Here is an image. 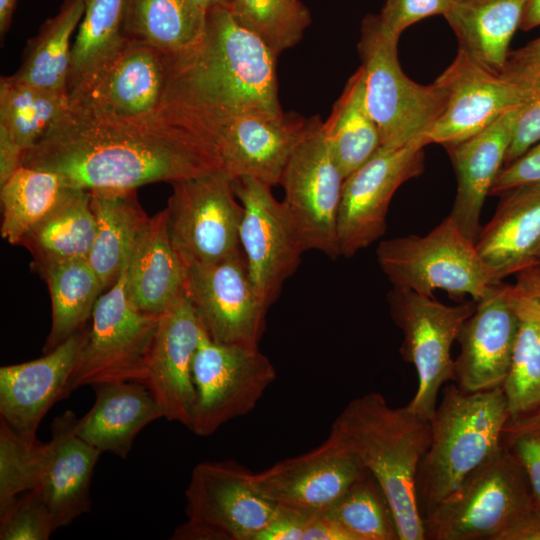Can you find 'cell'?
<instances>
[{"label":"cell","instance_id":"15","mask_svg":"<svg viewBox=\"0 0 540 540\" xmlns=\"http://www.w3.org/2000/svg\"><path fill=\"white\" fill-rule=\"evenodd\" d=\"M184 292L214 342L258 347L269 307L258 295L243 250L185 268Z\"/></svg>","mask_w":540,"mask_h":540},{"label":"cell","instance_id":"30","mask_svg":"<svg viewBox=\"0 0 540 540\" xmlns=\"http://www.w3.org/2000/svg\"><path fill=\"white\" fill-rule=\"evenodd\" d=\"M89 192L96 234L87 260L107 290L120 277L136 239L150 217L142 208L136 189Z\"/></svg>","mask_w":540,"mask_h":540},{"label":"cell","instance_id":"14","mask_svg":"<svg viewBox=\"0 0 540 540\" xmlns=\"http://www.w3.org/2000/svg\"><path fill=\"white\" fill-rule=\"evenodd\" d=\"M447 93L445 109L424 134L426 144L445 148L484 130L503 114L523 106L536 80L521 81L492 71L462 49L435 80Z\"/></svg>","mask_w":540,"mask_h":540},{"label":"cell","instance_id":"11","mask_svg":"<svg viewBox=\"0 0 540 540\" xmlns=\"http://www.w3.org/2000/svg\"><path fill=\"white\" fill-rule=\"evenodd\" d=\"M390 315L403 332L400 353L415 366L418 386L407 405L429 419L434 414L441 386L454 378L451 347L476 301L450 306L406 288L393 287L388 294Z\"/></svg>","mask_w":540,"mask_h":540},{"label":"cell","instance_id":"4","mask_svg":"<svg viewBox=\"0 0 540 540\" xmlns=\"http://www.w3.org/2000/svg\"><path fill=\"white\" fill-rule=\"evenodd\" d=\"M509 418L502 386L475 392L457 385L444 389L430 418L431 441L416 475L423 518L500 449Z\"/></svg>","mask_w":540,"mask_h":540},{"label":"cell","instance_id":"20","mask_svg":"<svg viewBox=\"0 0 540 540\" xmlns=\"http://www.w3.org/2000/svg\"><path fill=\"white\" fill-rule=\"evenodd\" d=\"M458 335L453 381L468 392L500 387L508 374L520 320L510 285L495 283L476 301Z\"/></svg>","mask_w":540,"mask_h":540},{"label":"cell","instance_id":"12","mask_svg":"<svg viewBox=\"0 0 540 540\" xmlns=\"http://www.w3.org/2000/svg\"><path fill=\"white\" fill-rule=\"evenodd\" d=\"M344 177L334 159L319 116L309 118L306 134L282 175V200L301 243L330 258L341 255L338 218Z\"/></svg>","mask_w":540,"mask_h":540},{"label":"cell","instance_id":"16","mask_svg":"<svg viewBox=\"0 0 540 540\" xmlns=\"http://www.w3.org/2000/svg\"><path fill=\"white\" fill-rule=\"evenodd\" d=\"M424 140L403 146L381 145L345 178L338 218L340 253L352 257L384 235L394 193L424 170Z\"/></svg>","mask_w":540,"mask_h":540},{"label":"cell","instance_id":"40","mask_svg":"<svg viewBox=\"0 0 540 540\" xmlns=\"http://www.w3.org/2000/svg\"><path fill=\"white\" fill-rule=\"evenodd\" d=\"M510 294L520 324L502 388L510 418H515L540 408V327L514 285Z\"/></svg>","mask_w":540,"mask_h":540},{"label":"cell","instance_id":"7","mask_svg":"<svg viewBox=\"0 0 540 540\" xmlns=\"http://www.w3.org/2000/svg\"><path fill=\"white\" fill-rule=\"evenodd\" d=\"M376 256L393 287L427 296L441 289L478 301L500 282L450 216L424 236L383 240Z\"/></svg>","mask_w":540,"mask_h":540},{"label":"cell","instance_id":"48","mask_svg":"<svg viewBox=\"0 0 540 540\" xmlns=\"http://www.w3.org/2000/svg\"><path fill=\"white\" fill-rule=\"evenodd\" d=\"M316 513L277 505V511L257 540H302L304 531Z\"/></svg>","mask_w":540,"mask_h":540},{"label":"cell","instance_id":"1","mask_svg":"<svg viewBox=\"0 0 540 540\" xmlns=\"http://www.w3.org/2000/svg\"><path fill=\"white\" fill-rule=\"evenodd\" d=\"M23 165L87 191L173 184L223 168L214 148L161 109L121 118L69 106L25 152Z\"/></svg>","mask_w":540,"mask_h":540},{"label":"cell","instance_id":"19","mask_svg":"<svg viewBox=\"0 0 540 540\" xmlns=\"http://www.w3.org/2000/svg\"><path fill=\"white\" fill-rule=\"evenodd\" d=\"M308 125L309 119L292 112L242 116L214 125L201 138L217 151L234 179L249 176L272 187L281 183Z\"/></svg>","mask_w":540,"mask_h":540},{"label":"cell","instance_id":"25","mask_svg":"<svg viewBox=\"0 0 540 540\" xmlns=\"http://www.w3.org/2000/svg\"><path fill=\"white\" fill-rule=\"evenodd\" d=\"M521 107L503 114L470 138L446 148L457 178V192L449 216L474 243L480 231L484 201L504 167Z\"/></svg>","mask_w":540,"mask_h":540},{"label":"cell","instance_id":"29","mask_svg":"<svg viewBox=\"0 0 540 540\" xmlns=\"http://www.w3.org/2000/svg\"><path fill=\"white\" fill-rule=\"evenodd\" d=\"M528 0H449L444 17L459 49L486 68L501 73L508 48L520 28Z\"/></svg>","mask_w":540,"mask_h":540},{"label":"cell","instance_id":"57","mask_svg":"<svg viewBox=\"0 0 540 540\" xmlns=\"http://www.w3.org/2000/svg\"><path fill=\"white\" fill-rule=\"evenodd\" d=\"M191 1H193L196 5H198L199 7H201L202 9L206 11L212 8H217V7L226 8L230 10L232 2H233V0H191Z\"/></svg>","mask_w":540,"mask_h":540},{"label":"cell","instance_id":"17","mask_svg":"<svg viewBox=\"0 0 540 540\" xmlns=\"http://www.w3.org/2000/svg\"><path fill=\"white\" fill-rule=\"evenodd\" d=\"M233 185L244 208L239 236L249 276L262 301L270 307L284 282L297 270L305 249L271 186L249 176L235 178Z\"/></svg>","mask_w":540,"mask_h":540},{"label":"cell","instance_id":"51","mask_svg":"<svg viewBox=\"0 0 540 540\" xmlns=\"http://www.w3.org/2000/svg\"><path fill=\"white\" fill-rule=\"evenodd\" d=\"M24 155L25 150L0 127V186L23 165Z\"/></svg>","mask_w":540,"mask_h":540},{"label":"cell","instance_id":"13","mask_svg":"<svg viewBox=\"0 0 540 540\" xmlns=\"http://www.w3.org/2000/svg\"><path fill=\"white\" fill-rule=\"evenodd\" d=\"M275 378V367L258 347L217 343L203 331L193 361L196 403L190 430L209 436L248 414Z\"/></svg>","mask_w":540,"mask_h":540},{"label":"cell","instance_id":"24","mask_svg":"<svg viewBox=\"0 0 540 540\" xmlns=\"http://www.w3.org/2000/svg\"><path fill=\"white\" fill-rule=\"evenodd\" d=\"M76 421L70 410L53 420L33 489L48 505L56 530L90 510L91 481L102 454L76 434Z\"/></svg>","mask_w":540,"mask_h":540},{"label":"cell","instance_id":"34","mask_svg":"<svg viewBox=\"0 0 540 540\" xmlns=\"http://www.w3.org/2000/svg\"><path fill=\"white\" fill-rule=\"evenodd\" d=\"M51 299L52 323L44 353L50 352L90 321L103 284L87 259L50 263L36 269Z\"/></svg>","mask_w":540,"mask_h":540},{"label":"cell","instance_id":"23","mask_svg":"<svg viewBox=\"0 0 540 540\" xmlns=\"http://www.w3.org/2000/svg\"><path fill=\"white\" fill-rule=\"evenodd\" d=\"M86 326L40 358L0 368V417L24 440L37 441L43 417L69 396Z\"/></svg>","mask_w":540,"mask_h":540},{"label":"cell","instance_id":"47","mask_svg":"<svg viewBox=\"0 0 540 540\" xmlns=\"http://www.w3.org/2000/svg\"><path fill=\"white\" fill-rule=\"evenodd\" d=\"M540 182V141L521 157L503 167L489 195H501L514 187Z\"/></svg>","mask_w":540,"mask_h":540},{"label":"cell","instance_id":"46","mask_svg":"<svg viewBox=\"0 0 540 540\" xmlns=\"http://www.w3.org/2000/svg\"><path fill=\"white\" fill-rule=\"evenodd\" d=\"M531 98L521 107L506 155L504 167L540 141V78Z\"/></svg>","mask_w":540,"mask_h":540},{"label":"cell","instance_id":"10","mask_svg":"<svg viewBox=\"0 0 540 540\" xmlns=\"http://www.w3.org/2000/svg\"><path fill=\"white\" fill-rule=\"evenodd\" d=\"M223 168L175 182L166 209L168 233L183 265L228 258L241 248L244 208Z\"/></svg>","mask_w":540,"mask_h":540},{"label":"cell","instance_id":"37","mask_svg":"<svg viewBox=\"0 0 540 540\" xmlns=\"http://www.w3.org/2000/svg\"><path fill=\"white\" fill-rule=\"evenodd\" d=\"M67 189L56 173L22 165L0 186L1 237L19 245L25 234L60 202Z\"/></svg>","mask_w":540,"mask_h":540},{"label":"cell","instance_id":"45","mask_svg":"<svg viewBox=\"0 0 540 540\" xmlns=\"http://www.w3.org/2000/svg\"><path fill=\"white\" fill-rule=\"evenodd\" d=\"M449 0H386L379 17L382 28L400 37L410 25L433 15L444 14Z\"/></svg>","mask_w":540,"mask_h":540},{"label":"cell","instance_id":"54","mask_svg":"<svg viewBox=\"0 0 540 540\" xmlns=\"http://www.w3.org/2000/svg\"><path fill=\"white\" fill-rule=\"evenodd\" d=\"M540 428V408L530 413L510 418L506 423V429Z\"/></svg>","mask_w":540,"mask_h":540},{"label":"cell","instance_id":"38","mask_svg":"<svg viewBox=\"0 0 540 540\" xmlns=\"http://www.w3.org/2000/svg\"><path fill=\"white\" fill-rule=\"evenodd\" d=\"M69 106L66 92L42 90L15 81L0 80V127L25 150L32 148Z\"/></svg>","mask_w":540,"mask_h":540},{"label":"cell","instance_id":"9","mask_svg":"<svg viewBox=\"0 0 540 540\" xmlns=\"http://www.w3.org/2000/svg\"><path fill=\"white\" fill-rule=\"evenodd\" d=\"M253 472L233 461L197 464L185 491L187 521L177 540H257L277 505L252 483Z\"/></svg>","mask_w":540,"mask_h":540},{"label":"cell","instance_id":"3","mask_svg":"<svg viewBox=\"0 0 540 540\" xmlns=\"http://www.w3.org/2000/svg\"><path fill=\"white\" fill-rule=\"evenodd\" d=\"M374 476L394 513L399 540H425L416 493L419 464L431 423L408 406L392 408L377 392L351 400L331 427Z\"/></svg>","mask_w":540,"mask_h":540},{"label":"cell","instance_id":"41","mask_svg":"<svg viewBox=\"0 0 540 540\" xmlns=\"http://www.w3.org/2000/svg\"><path fill=\"white\" fill-rule=\"evenodd\" d=\"M230 12L277 57L295 46L311 23L310 12L300 0H233Z\"/></svg>","mask_w":540,"mask_h":540},{"label":"cell","instance_id":"36","mask_svg":"<svg viewBox=\"0 0 540 540\" xmlns=\"http://www.w3.org/2000/svg\"><path fill=\"white\" fill-rule=\"evenodd\" d=\"M206 16L191 0H127L125 34L164 54L176 53L201 38Z\"/></svg>","mask_w":540,"mask_h":540},{"label":"cell","instance_id":"31","mask_svg":"<svg viewBox=\"0 0 540 540\" xmlns=\"http://www.w3.org/2000/svg\"><path fill=\"white\" fill-rule=\"evenodd\" d=\"M96 234L90 192L68 187L60 202L21 239L34 269L56 262L87 259Z\"/></svg>","mask_w":540,"mask_h":540},{"label":"cell","instance_id":"22","mask_svg":"<svg viewBox=\"0 0 540 540\" xmlns=\"http://www.w3.org/2000/svg\"><path fill=\"white\" fill-rule=\"evenodd\" d=\"M165 88L164 53L133 38L87 87L69 96V107L109 117L156 112Z\"/></svg>","mask_w":540,"mask_h":540},{"label":"cell","instance_id":"26","mask_svg":"<svg viewBox=\"0 0 540 540\" xmlns=\"http://www.w3.org/2000/svg\"><path fill=\"white\" fill-rule=\"evenodd\" d=\"M501 195L492 219L475 242L499 281L540 262V182L520 185Z\"/></svg>","mask_w":540,"mask_h":540},{"label":"cell","instance_id":"21","mask_svg":"<svg viewBox=\"0 0 540 540\" xmlns=\"http://www.w3.org/2000/svg\"><path fill=\"white\" fill-rule=\"evenodd\" d=\"M204 329L185 292L160 315L143 383L163 417L190 429L196 403L193 361Z\"/></svg>","mask_w":540,"mask_h":540},{"label":"cell","instance_id":"35","mask_svg":"<svg viewBox=\"0 0 540 540\" xmlns=\"http://www.w3.org/2000/svg\"><path fill=\"white\" fill-rule=\"evenodd\" d=\"M323 130L344 180L381 146L378 126L367 107L361 66L348 79Z\"/></svg>","mask_w":540,"mask_h":540},{"label":"cell","instance_id":"39","mask_svg":"<svg viewBox=\"0 0 540 540\" xmlns=\"http://www.w3.org/2000/svg\"><path fill=\"white\" fill-rule=\"evenodd\" d=\"M321 512L353 540H399L391 505L369 471Z\"/></svg>","mask_w":540,"mask_h":540},{"label":"cell","instance_id":"44","mask_svg":"<svg viewBox=\"0 0 540 540\" xmlns=\"http://www.w3.org/2000/svg\"><path fill=\"white\" fill-rule=\"evenodd\" d=\"M502 443L523 468L533 507L540 511V428L506 429Z\"/></svg>","mask_w":540,"mask_h":540},{"label":"cell","instance_id":"55","mask_svg":"<svg viewBox=\"0 0 540 540\" xmlns=\"http://www.w3.org/2000/svg\"><path fill=\"white\" fill-rule=\"evenodd\" d=\"M540 25V0H528L520 28L530 30Z\"/></svg>","mask_w":540,"mask_h":540},{"label":"cell","instance_id":"42","mask_svg":"<svg viewBox=\"0 0 540 540\" xmlns=\"http://www.w3.org/2000/svg\"><path fill=\"white\" fill-rule=\"evenodd\" d=\"M43 446L24 440L0 417V505L35 488Z\"/></svg>","mask_w":540,"mask_h":540},{"label":"cell","instance_id":"2","mask_svg":"<svg viewBox=\"0 0 540 540\" xmlns=\"http://www.w3.org/2000/svg\"><path fill=\"white\" fill-rule=\"evenodd\" d=\"M165 88L160 105L197 137L242 116L283 113L272 51L243 28L226 8L207 10L201 38L164 54Z\"/></svg>","mask_w":540,"mask_h":540},{"label":"cell","instance_id":"28","mask_svg":"<svg viewBox=\"0 0 540 540\" xmlns=\"http://www.w3.org/2000/svg\"><path fill=\"white\" fill-rule=\"evenodd\" d=\"M96 399L75 424L76 434L101 453L125 459L138 433L163 413L148 388L140 382L93 386Z\"/></svg>","mask_w":540,"mask_h":540},{"label":"cell","instance_id":"56","mask_svg":"<svg viewBox=\"0 0 540 540\" xmlns=\"http://www.w3.org/2000/svg\"><path fill=\"white\" fill-rule=\"evenodd\" d=\"M18 0H0V34L8 31Z\"/></svg>","mask_w":540,"mask_h":540},{"label":"cell","instance_id":"32","mask_svg":"<svg viewBox=\"0 0 540 540\" xmlns=\"http://www.w3.org/2000/svg\"><path fill=\"white\" fill-rule=\"evenodd\" d=\"M127 0H85L72 46L68 97L91 84L124 46Z\"/></svg>","mask_w":540,"mask_h":540},{"label":"cell","instance_id":"50","mask_svg":"<svg viewBox=\"0 0 540 540\" xmlns=\"http://www.w3.org/2000/svg\"><path fill=\"white\" fill-rule=\"evenodd\" d=\"M514 284L540 327V262L516 274Z\"/></svg>","mask_w":540,"mask_h":540},{"label":"cell","instance_id":"53","mask_svg":"<svg viewBox=\"0 0 540 540\" xmlns=\"http://www.w3.org/2000/svg\"><path fill=\"white\" fill-rule=\"evenodd\" d=\"M496 540H540V511L532 507Z\"/></svg>","mask_w":540,"mask_h":540},{"label":"cell","instance_id":"8","mask_svg":"<svg viewBox=\"0 0 540 540\" xmlns=\"http://www.w3.org/2000/svg\"><path fill=\"white\" fill-rule=\"evenodd\" d=\"M126 267L101 294L86 326L68 391L113 382L144 383L160 315L142 312L129 301Z\"/></svg>","mask_w":540,"mask_h":540},{"label":"cell","instance_id":"52","mask_svg":"<svg viewBox=\"0 0 540 540\" xmlns=\"http://www.w3.org/2000/svg\"><path fill=\"white\" fill-rule=\"evenodd\" d=\"M302 540H353V537L322 512L313 515Z\"/></svg>","mask_w":540,"mask_h":540},{"label":"cell","instance_id":"6","mask_svg":"<svg viewBox=\"0 0 540 540\" xmlns=\"http://www.w3.org/2000/svg\"><path fill=\"white\" fill-rule=\"evenodd\" d=\"M532 507L524 470L502 443L423 518L425 540H496Z\"/></svg>","mask_w":540,"mask_h":540},{"label":"cell","instance_id":"27","mask_svg":"<svg viewBox=\"0 0 540 540\" xmlns=\"http://www.w3.org/2000/svg\"><path fill=\"white\" fill-rule=\"evenodd\" d=\"M185 277L164 209L149 218L136 239L126 267V294L136 309L161 315L184 293Z\"/></svg>","mask_w":540,"mask_h":540},{"label":"cell","instance_id":"5","mask_svg":"<svg viewBox=\"0 0 540 540\" xmlns=\"http://www.w3.org/2000/svg\"><path fill=\"white\" fill-rule=\"evenodd\" d=\"M399 38L382 28L378 15L364 18L358 51L365 98L381 145L386 146L424 140L447 103V93L439 83L421 85L403 72L397 52Z\"/></svg>","mask_w":540,"mask_h":540},{"label":"cell","instance_id":"33","mask_svg":"<svg viewBox=\"0 0 540 540\" xmlns=\"http://www.w3.org/2000/svg\"><path fill=\"white\" fill-rule=\"evenodd\" d=\"M84 11L85 0H63L56 15L27 42L22 62L11 77L42 90L67 93L73 46L70 39Z\"/></svg>","mask_w":540,"mask_h":540},{"label":"cell","instance_id":"49","mask_svg":"<svg viewBox=\"0 0 540 540\" xmlns=\"http://www.w3.org/2000/svg\"><path fill=\"white\" fill-rule=\"evenodd\" d=\"M501 73L521 81L540 78V37L509 53Z\"/></svg>","mask_w":540,"mask_h":540},{"label":"cell","instance_id":"43","mask_svg":"<svg viewBox=\"0 0 540 540\" xmlns=\"http://www.w3.org/2000/svg\"><path fill=\"white\" fill-rule=\"evenodd\" d=\"M55 530L48 505L33 490L0 505L1 540H47Z\"/></svg>","mask_w":540,"mask_h":540},{"label":"cell","instance_id":"18","mask_svg":"<svg viewBox=\"0 0 540 540\" xmlns=\"http://www.w3.org/2000/svg\"><path fill=\"white\" fill-rule=\"evenodd\" d=\"M367 472L360 459L330 432L315 449L253 473L252 483L276 505L318 513Z\"/></svg>","mask_w":540,"mask_h":540}]
</instances>
